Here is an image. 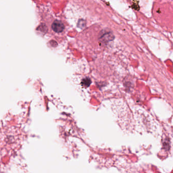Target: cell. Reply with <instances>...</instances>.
Instances as JSON below:
<instances>
[{
  "instance_id": "1",
  "label": "cell",
  "mask_w": 173,
  "mask_h": 173,
  "mask_svg": "<svg viewBox=\"0 0 173 173\" xmlns=\"http://www.w3.org/2000/svg\"><path fill=\"white\" fill-rule=\"evenodd\" d=\"M115 38L113 34L111 32H103V33L100 34V36L99 37V40L103 43H107L108 42L113 40Z\"/></svg>"
},
{
  "instance_id": "2",
  "label": "cell",
  "mask_w": 173,
  "mask_h": 173,
  "mask_svg": "<svg viewBox=\"0 0 173 173\" xmlns=\"http://www.w3.org/2000/svg\"><path fill=\"white\" fill-rule=\"evenodd\" d=\"M51 27L55 32L58 33L62 32L65 28L63 23L61 21L58 20H55L53 22Z\"/></svg>"
},
{
  "instance_id": "3",
  "label": "cell",
  "mask_w": 173,
  "mask_h": 173,
  "mask_svg": "<svg viewBox=\"0 0 173 173\" xmlns=\"http://www.w3.org/2000/svg\"><path fill=\"white\" fill-rule=\"evenodd\" d=\"M90 84V79H89V78H86V79H83V81H82V84L83 85H85L86 87L89 86Z\"/></svg>"
}]
</instances>
